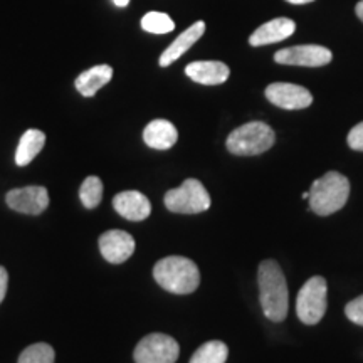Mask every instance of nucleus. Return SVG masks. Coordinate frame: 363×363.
Returning a JSON list of instances; mask_svg holds the SVG:
<instances>
[{
    "label": "nucleus",
    "mask_w": 363,
    "mask_h": 363,
    "mask_svg": "<svg viewBox=\"0 0 363 363\" xmlns=\"http://www.w3.org/2000/svg\"><path fill=\"white\" fill-rule=\"evenodd\" d=\"M257 284H259V301L264 316L274 323L284 321L288 316L289 293L283 269L278 262L274 259L261 262L257 271Z\"/></svg>",
    "instance_id": "1"
},
{
    "label": "nucleus",
    "mask_w": 363,
    "mask_h": 363,
    "mask_svg": "<svg viewBox=\"0 0 363 363\" xmlns=\"http://www.w3.org/2000/svg\"><path fill=\"white\" fill-rule=\"evenodd\" d=\"M153 278L165 291L174 294H190L201 284V272L189 257H163L153 267Z\"/></svg>",
    "instance_id": "2"
},
{
    "label": "nucleus",
    "mask_w": 363,
    "mask_h": 363,
    "mask_svg": "<svg viewBox=\"0 0 363 363\" xmlns=\"http://www.w3.org/2000/svg\"><path fill=\"white\" fill-rule=\"evenodd\" d=\"M350 197V180L338 172H328L313 182L310 189V207L318 216H331L342 211Z\"/></svg>",
    "instance_id": "3"
},
{
    "label": "nucleus",
    "mask_w": 363,
    "mask_h": 363,
    "mask_svg": "<svg viewBox=\"0 0 363 363\" xmlns=\"http://www.w3.org/2000/svg\"><path fill=\"white\" fill-rule=\"evenodd\" d=\"M276 142V135L269 125L262 121H251L227 136V150L238 157L261 155L269 150Z\"/></svg>",
    "instance_id": "4"
},
{
    "label": "nucleus",
    "mask_w": 363,
    "mask_h": 363,
    "mask_svg": "<svg viewBox=\"0 0 363 363\" xmlns=\"http://www.w3.org/2000/svg\"><path fill=\"white\" fill-rule=\"evenodd\" d=\"M165 207L175 214H201L211 207V195L202 182L187 179L179 189H172L165 194Z\"/></svg>",
    "instance_id": "5"
},
{
    "label": "nucleus",
    "mask_w": 363,
    "mask_h": 363,
    "mask_svg": "<svg viewBox=\"0 0 363 363\" xmlns=\"http://www.w3.org/2000/svg\"><path fill=\"white\" fill-rule=\"evenodd\" d=\"M326 279L321 276H313L299 289L296 298L298 318L305 325L320 323L326 313Z\"/></svg>",
    "instance_id": "6"
},
{
    "label": "nucleus",
    "mask_w": 363,
    "mask_h": 363,
    "mask_svg": "<svg viewBox=\"0 0 363 363\" xmlns=\"http://www.w3.org/2000/svg\"><path fill=\"white\" fill-rule=\"evenodd\" d=\"M179 355L180 347L174 338L163 333H152L140 340L133 358L136 363H175Z\"/></svg>",
    "instance_id": "7"
},
{
    "label": "nucleus",
    "mask_w": 363,
    "mask_h": 363,
    "mask_svg": "<svg viewBox=\"0 0 363 363\" xmlns=\"http://www.w3.org/2000/svg\"><path fill=\"white\" fill-rule=\"evenodd\" d=\"M333 57L330 49L323 45H293V48L281 49L274 54V61L278 65L286 66H306V67H320L328 65Z\"/></svg>",
    "instance_id": "8"
},
{
    "label": "nucleus",
    "mask_w": 363,
    "mask_h": 363,
    "mask_svg": "<svg viewBox=\"0 0 363 363\" xmlns=\"http://www.w3.org/2000/svg\"><path fill=\"white\" fill-rule=\"evenodd\" d=\"M7 206L12 211L21 212V214L39 216L49 206V194L45 187L39 185H30V187L13 189L6 197Z\"/></svg>",
    "instance_id": "9"
},
{
    "label": "nucleus",
    "mask_w": 363,
    "mask_h": 363,
    "mask_svg": "<svg viewBox=\"0 0 363 363\" xmlns=\"http://www.w3.org/2000/svg\"><path fill=\"white\" fill-rule=\"evenodd\" d=\"M266 98L283 110H303L313 103V94L306 88L291 83H272L266 88Z\"/></svg>",
    "instance_id": "10"
},
{
    "label": "nucleus",
    "mask_w": 363,
    "mask_h": 363,
    "mask_svg": "<svg viewBox=\"0 0 363 363\" xmlns=\"http://www.w3.org/2000/svg\"><path fill=\"white\" fill-rule=\"evenodd\" d=\"M99 251H101V256L108 262L121 264V262L128 261L133 256L135 239L125 230H108L99 238Z\"/></svg>",
    "instance_id": "11"
},
{
    "label": "nucleus",
    "mask_w": 363,
    "mask_h": 363,
    "mask_svg": "<svg viewBox=\"0 0 363 363\" xmlns=\"http://www.w3.org/2000/svg\"><path fill=\"white\" fill-rule=\"evenodd\" d=\"M113 207L121 217L135 222L145 220L152 212V203H150L147 195L138 192V190H125V192L115 195Z\"/></svg>",
    "instance_id": "12"
},
{
    "label": "nucleus",
    "mask_w": 363,
    "mask_h": 363,
    "mask_svg": "<svg viewBox=\"0 0 363 363\" xmlns=\"http://www.w3.org/2000/svg\"><path fill=\"white\" fill-rule=\"evenodd\" d=\"M185 74L199 84H224L230 76L229 66L220 61H195L185 67Z\"/></svg>",
    "instance_id": "13"
},
{
    "label": "nucleus",
    "mask_w": 363,
    "mask_h": 363,
    "mask_svg": "<svg viewBox=\"0 0 363 363\" xmlns=\"http://www.w3.org/2000/svg\"><path fill=\"white\" fill-rule=\"evenodd\" d=\"M296 30V24L291 19H286V17H278V19H272L261 27H257L256 30L249 38V44L254 48H259V45L267 44H276L279 40L288 39L289 35L294 34Z\"/></svg>",
    "instance_id": "14"
},
{
    "label": "nucleus",
    "mask_w": 363,
    "mask_h": 363,
    "mask_svg": "<svg viewBox=\"0 0 363 363\" xmlns=\"http://www.w3.org/2000/svg\"><path fill=\"white\" fill-rule=\"evenodd\" d=\"M203 33H206V22L203 21H199V22H195V24L190 26L187 30H184V33H182L179 38H177L174 43H172L169 48L162 52L160 61H158L160 62V66L169 67L170 65H174L177 59H180L182 56H184V54L187 52L189 49L202 38Z\"/></svg>",
    "instance_id": "15"
},
{
    "label": "nucleus",
    "mask_w": 363,
    "mask_h": 363,
    "mask_svg": "<svg viewBox=\"0 0 363 363\" xmlns=\"http://www.w3.org/2000/svg\"><path fill=\"white\" fill-rule=\"evenodd\" d=\"M179 140V131L169 120H153L145 126L143 142L153 150H169Z\"/></svg>",
    "instance_id": "16"
},
{
    "label": "nucleus",
    "mask_w": 363,
    "mask_h": 363,
    "mask_svg": "<svg viewBox=\"0 0 363 363\" xmlns=\"http://www.w3.org/2000/svg\"><path fill=\"white\" fill-rule=\"evenodd\" d=\"M113 78V67L108 65H99L89 67L88 71L81 72L76 78L74 86L84 98H91L98 93L103 86H106Z\"/></svg>",
    "instance_id": "17"
},
{
    "label": "nucleus",
    "mask_w": 363,
    "mask_h": 363,
    "mask_svg": "<svg viewBox=\"0 0 363 363\" xmlns=\"http://www.w3.org/2000/svg\"><path fill=\"white\" fill-rule=\"evenodd\" d=\"M45 135L40 130H27L21 136L19 147L16 152V163L19 167L29 165L35 157L39 155L40 150L44 148Z\"/></svg>",
    "instance_id": "18"
},
{
    "label": "nucleus",
    "mask_w": 363,
    "mask_h": 363,
    "mask_svg": "<svg viewBox=\"0 0 363 363\" xmlns=\"http://www.w3.org/2000/svg\"><path fill=\"white\" fill-rule=\"evenodd\" d=\"M229 357V348L219 340L203 343L190 358V363H225Z\"/></svg>",
    "instance_id": "19"
},
{
    "label": "nucleus",
    "mask_w": 363,
    "mask_h": 363,
    "mask_svg": "<svg viewBox=\"0 0 363 363\" xmlns=\"http://www.w3.org/2000/svg\"><path fill=\"white\" fill-rule=\"evenodd\" d=\"M79 199L86 208H96L103 199V182L91 175L79 189Z\"/></svg>",
    "instance_id": "20"
},
{
    "label": "nucleus",
    "mask_w": 363,
    "mask_h": 363,
    "mask_svg": "<svg viewBox=\"0 0 363 363\" xmlns=\"http://www.w3.org/2000/svg\"><path fill=\"white\" fill-rule=\"evenodd\" d=\"M142 29L150 34H169L175 29V22L163 12H148L142 19Z\"/></svg>",
    "instance_id": "21"
},
{
    "label": "nucleus",
    "mask_w": 363,
    "mask_h": 363,
    "mask_svg": "<svg viewBox=\"0 0 363 363\" xmlns=\"http://www.w3.org/2000/svg\"><path fill=\"white\" fill-rule=\"evenodd\" d=\"M56 352L48 343H34L21 353L17 363H54Z\"/></svg>",
    "instance_id": "22"
},
{
    "label": "nucleus",
    "mask_w": 363,
    "mask_h": 363,
    "mask_svg": "<svg viewBox=\"0 0 363 363\" xmlns=\"http://www.w3.org/2000/svg\"><path fill=\"white\" fill-rule=\"evenodd\" d=\"M345 315H347V318L352 323L363 326V294L345 306Z\"/></svg>",
    "instance_id": "23"
},
{
    "label": "nucleus",
    "mask_w": 363,
    "mask_h": 363,
    "mask_svg": "<svg viewBox=\"0 0 363 363\" xmlns=\"http://www.w3.org/2000/svg\"><path fill=\"white\" fill-rule=\"evenodd\" d=\"M347 142L350 145L352 150H355V152H363V121L350 130Z\"/></svg>",
    "instance_id": "24"
},
{
    "label": "nucleus",
    "mask_w": 363,
    "mask_h": 363,
    "mask_svg": "<svg viewBox=\"0 0 363 363\" xmlns=\"http://www.w3.org/2000/svg\"><path fill=\"white\" fill-rule=\"evenodd\" d=\"M7 284H9V272L6 267L0 266V305H2L4 298H6Z\"/></svg>",
    "instance_id": "25"
},
{
    "label": "nucleus",
    "mask_w": 363,
    "mask_h": 363,
    "mask_svg": "<svg viewBox=\"0 0 363 363\" xmlns=\"http://www.w3.org/2000/svg\"><path fill=\"white\" fill-rule=\"evenodd\" d=\"M355 12H357L358 19H360V21L363 22V0H360V2L357 4V7H355Z\"/></svg>",
    "instance_id": "26"
},
{
    "label": "nucleus",
    "mask_w": 363,
    "mask_h": 363,
    "mask_svg": "<svg viewBox=\"0 0 363 363\" xmlns=\"http://www.w3.org/2000/svg\"><path fill=\"white\" fill-rule=\"evenodd\" d=\"M113 4H115L116 7H126L130 4V0H113Z\"/></svg>",
    "instance_id": "27"
},
{
    "label": "nucleus",
    "mask_w": 363,
    "mask_h": 363,
    "mask_svg": "<svg viewBox=\"0 0 363 363\" xmlns=\"http://www.w3.org/2000/svg\"><path fill=\"white\" fill-rule=\"evenodd\" d=\"M286 2L296 4V6H299V4H310V2H313V0H286Z\"/></svg>",
    "instance_id": "28"
},
{
    "label": "nucleus",
    "mask_w": 363,
    "mask_h": 363,
    "mask_svg": "<svg viewBox=\"0 0 363 363\" xmlns=\"http://www.w3.org/2000/svg\"><path fill=\"white\" fill-rule=\"evenodd\" d=\"M301 197H303V199H305V201H308V199H310V192H305V194H303V195H301Z\"/></svg>",
    "instance_id": "29"
}]
</instances>
